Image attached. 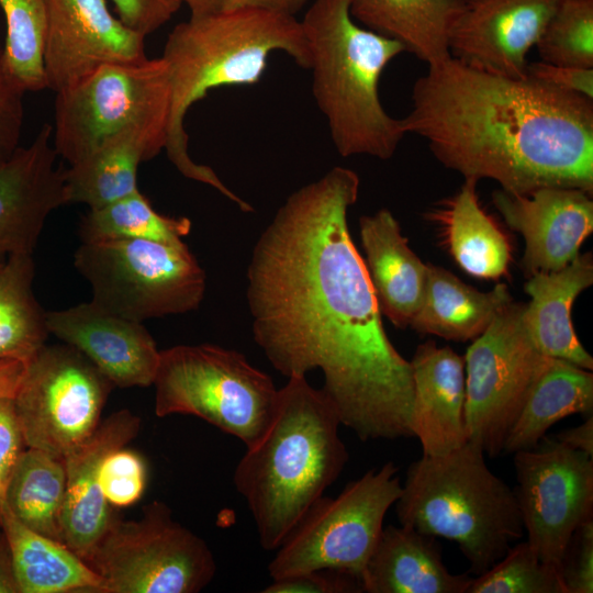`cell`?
Listing matches in <instances>:
<instances>
[{"label":"cell","mask_w":593,"mask_h":593,"mask_svg":"<svg viewBox=\"0 0 593 593\" xmlns=\"http://www.w3.org/2000/svg\"><path fill=\"white\" fill-rule=\"evenodd\" d=\"M360 179L334 167L292 192L253 249V336L281 374L320 369L342 425L362 440L413 437L412 366L382 325L347 214Z\"/></svg>","instance_id":"obj_1"},{"label":"cell","mask_w":593,"mask_h":593,"mask_svg":"<svg viewBox=\"0 0 593 593\" xmlns=\"http://www.w3.org/2000/svg\"><path fill=\"white\" fill-rule=\"evenodd\" d=\"M400 120L405 135L424 138L465 179H492L511 193L593 191V100L528 75H496L450 56L427 66Z\"/></svg>","instance_id":"obj_2"},{"label":"cell","mask_w":593,"mask_h":593,"mask_svg":"<svg viewBox=\"0 0 593 593\" xmlns=\"http://www.w3.org/2000/svg\"><path fill=\"white\" fill-rule=\"evenodd\" d=\"M275 52L287 54L301 68H310L301 21L270 10L239 9L190 15L168 34L160 56L170 82L165 147L169 160L181 175L211 186L242 211H247L249 204L230 190L212 168L190 157L184 119L189 109L212 89L259 82Z\"/></svg>","instance_id":"obj_3"},{"label":"cell","mask_w":593,"mask_h":593,"mask_svg":"<svg viewBox=\"0 0 593 593\" xmlns=\"http://www.w3.org/2000/svg\"><path fill=\"white\" fill-rule=\"evenodd\" d=\"M288 379L268 429L246 448L233 475L265 550L280 546L349 459L334 403L305 377Z\"/></svg>","instance_id":"obj_4"},{"label":"cell","mask_w":593,"mask_h":593,"mask_svg":"<svg viewBox=\"0 0 593 593\" xmlns=\"http://www.w3.org/2000/svg\"><path fill=\"white\" fill-rule=\"evenodd\" d=\"M301 21L312 94L342 157L391 158L405 136L381 103L382 72L404 46L354 20L348 0H314Z\"/></svg>","instance_id":"obj_5"},{"label":"cell","mask_w":593,"mask_h":593,"mask_svg":"<svg viewBox=\"0 0 593 593\" xmlns=\"http://www.w3.org/2000/svg\"><path fill=\"white\" fill-rule=\"evenodd\" d=\"M394 504L401 525L457 542L475 575L493 567L524 535L513 489L489 469L483 450L470 441L413 461Z\"/></svg>","instance_id":"obj_6"},{"label":"cell","mask_w":593,"mask_h":593,"mask_svg":"<svg viewBox=\"0 0 593 593\" xmlns=\"http://www.w3.org/2000/svg\"><path fill=\"white\" fill-rule=\"evenodd\" d=\"M155 413L194 415L230 434L246 448L268 429L278 400L272 379L240 353L211 344L160 350Z\"/></svg>","instance_id":"obj_7"},{"label":"cell","mask_w":593,"mask_h":593,"mask_svg":"<svg viewBox=\"0 0 593 593\" xmlns=\"http://www.w3.org/2000/svg\"><path fill=\"white\" fill-rule=\"evenodd\" d=\"M74 265L92 302L135 322L193 311L204 298L205 272L182 240L85 242Z\"/></svg>","instance_id":"obj_8"},{"label":"cell","mask_w":593,"mask_h":593,"mask_svg":"<svg viewBox=\"0 0 593 593\" xmlns=\"http://www.w3.org/2000/svg\"><path fill=\"white\" fill-rule=\"evenodd\" d=\"M398 471L388 461L349 482L336 497L316 500L276 549L268 566L271 579L333 570L361 582L384 516L402 492Z\"/></svg>","instance_id":"obj_9"},{"label":"cell","mask_w":593,"mask_h":593,"mask_svg":"<svg viewBox=\"0 0 593 593\" xmlns=\"http://www.w3.org/2000/svg\"><path fill=\"white\" fill-rule=\"evenodd\" d=\"M86 562L102 578V593H197L216 572L206 542L158 501L138 519L113 517Z\"/></svg>","instance_id":"obj_10"},{"label":"cell","mask_w":593,"mask_h":593,"mask_svg":"<svg viewBox=\"0 0 593 593\" xmlns=\"http://www.w3.org/2000/svg\"><path fill=\"white\" fill-rule=\"evenodd\" d=\"M170 82L161 57L101 66L56 92L53 146L69 165L136 124L168 128Z\"/></svg>","instance_id":"obj_11"},{"label":"cell","mask_w":593,"mask_h":593,"mask_svg":"<svg viewBox=\"0 0 593 593\" xmlns=\"http://www.w3.org/2000/svg\"><path fill=\"white\" fill-rule=\"evenodd\" d=\"M525 303L512 301L467 348L468 441L497 457L533 385L550 358L540 354L523 323Z\"/></svg>","instance_id":"obj_12"},{"label":"cell","mask_w":593,"mask_h":593,"mask_svg":"<svg viewBox=\"0 0 593 593\" xmlns=\"http://www.w3.org/2000/svg\"><path fill=\"white\" fill-rule=\"evenodd\" d=\"M112 388L74 347L45 344L13 398L26 447L64 459L99 425Z\"/></svg>","instance_id":"obj_13"},{"label":"cell","mask_w":593,"mask_h":593,"mask_svg":"<svg viewBox=\"0 0 593 593\" xmlns=\"http://www.w3.org/2000/svg\"><path fill=\"white\" fill-rule=\"evenodd\" d=\"M514 495L527 541L559 571L574 529L593 516V457L555 438L514 452Z\"/></svg>","instance_id":"obj_14"},{"label":"cell","mask_w":593,"mask_h":593,"mask_svg":"<svg viewBox=\"0 0 593 593\" xmlns=\"http://www.w3.org/2000/svg\"><path fill=\"white\" fill-rule=\"evenodd\" d=\"M43 65L55 93L110 64L147 58L146 36L125 25L105 0H45Z\"/></svg>","instance_id":"obj_15"},{"label":"cell","mask_w":593,"mask_h":593,"mask_svg":"<svg viewBox=\"0 0 593 593\" xmlns=\"http://www.w3.org/2000/svg\"><path fill=\"white\" fill-rule=\"evenodd\" d=\"M560 0H460L448 36L455 59L513 78L527 72L536 46Z\"/></svg>","instance_id":"obj_16"},{"label":"cell","mask_w":593,"mask_h":593,"mask_svg":"<svg viewBox=\"0 0 593 593\" xmlns=\"http://www.w3.org/2000/svg\"><path fill=\"white\" fill-rule=\"evenodd\" d=\"M492 202L525 240L521 266L527 278L564 268L593 232L592 193L579 188L541 187L527 193L501 189Z\"/></svg>","instance_id":"obj_17"},{"label":"cell","mask_w":593,"mask_h":593,"mask_svg":"<svg viewBox=\"0 0 593 593\" xmlns=\"http://www.w3.org/2000/svg\"><path fill=\"white\" fill-rule=\"evenodd\" d=\"M53 126L0 164V258L33 254L48 215L68 204L64 170L56 167Z\"/></svg>","instance_id":"obj_18"},{"label":"cell","mask_w":593,"mask_h":593,"mask_svg":"<svg viewBox=\"0 0 593 593\" xmlns=\"http://www.w3.org/2000/svg\"><path fill=\"white\" fill-rule=\"evenodd\" d=\"M48 333L80 351L112 384L153 385L159 358L145 326L94 302L46 312Z\"/></svg>","instance_id":"obj_19"},{"label":"cell","mask_w":593,"mask_h":593,"mask_svg":"<svg viewBox=\"0 0 593 593\" xmlns=\"http://www.w3.org/2000/svg\"><path fill=\"white\" fill-rule=\"evenodd\" d=\"M139 423L131 411H116L63 459L66 495L60 518L61 542L85 561L113 519L100 488L102 462L137 435Z\"/></svg>","instance_id":"obj_20"},{"label":"cell","mask_w":593,"mask_h":593,"mask_svg":"<svg viewBox=\"0 0 593 593\" xmlns=\"http://www.w3.org/2000/svg\"><path fill=\"white\" fill-rule=\"evenodd\" d=\"M411 429L424 456H441L468 441L465 359L451 347L429 340L412 360Z\"/></svg>","instance_id":"obj_21"},{"label":"cell","mask_w":593,"mask_h":593,"mask_svg":"<svg viewBox=\"0 0 593 593\" xmlns=\"http://www.w3.org/2000/svg\"><path fill=\"white\" fill-rule=\"evenodd\" d=\"M363 264L381 315L399 328L410 326L424 298L427 264L410 248L388 209L359 219Z\"/></svg>","instance_id":"obj_22"},{"label":"cell","mask_w":593,"mask_h":593,"mask_svg":"<svg viewBox=\"0 0 593 593\" xmlns=\"http://www.w3.org/2000/svg\"><path fill=\"white\" fill-rule=\"evenodd\" d=\"M471 581L449 572L436 537L403 525L383 526L361 574L367 593H466Z\"/></svg>","instance_id":"obj_23"},{"label":"cell","mask_w":593,"mask_h":593,"mask_svg":"<svg viewBox=\"0 0 593 593\" xmlns=\"http://www.w3.org/2000/svg\"><path fill=\"white\" fill-rule=\"evenodd\" d=\"M592 283L591 253L579 255L560 270L528 277L524 290L530 301L525 304L523 323L540 354L593 369V358L577 337L571 317L575 299Z\"/></svg>","instance_id":"obj_24"},{"label":"cell","mask_w":593,"mask_h":593,"mask_svg":"<svg viewBox=\"0 0 593 593\" xmlns=\"http://www.w3.org/2000/svg\"><path fill=\"white\" fill-rule=\"evenodd\" d=\"M168 128L136 124L111 136L64 170L67 201L97 209L138 190L137 169L165 149Z\"/></svg>","instance_id":"obj_25"},{"label":"cell","mask_w":593,"mask_h":593,"mask_svg":"<svg viewBox=\"0 0 593 593\" xmlns=\"http://www.w3.org/2000/svg\"><path fill=\"white\" fill-rule=\"evenodd\" d=\"M478 181L465 179L457 193L427 214L447 250L469 275L489 280L505 276L512 261L507 236L479 203Z\"/></svg>","instance_id":"obj_26"},{"label":"cell","mask_w":593,"mask_h":593,"mask_svg":"<svg viewBox=\"0 0 593 593\" xmlns=\"http://www.w3.org/2000/svg\"><path fill=\"white\" fill-rule=\"evenodd\" d=\"M423 301L410 326L422 335L467 342L480 336L513 300L505 283L481 292L443 267L427 264Z\"/></svg>","instance_id":"obj_27"},{"label":"cell","mask_w":593,"mask_h":593,"mask_svg":"<svg viewBox=\"0 0 593 593\" xmlns=\"http://www.w3.org/2000/svg\"><path fill=\"white\" fill-rule=\"evenodd\" d=\"M0 528L12 556L20 593H102V578L65 544L19 522L5 507Z\"/></svg>","instance_id":"obj_28"},{"label":"cell","mask_w":593,"mask_h":593,"mask_svg":"<svg viewBox=\"0 0 593 593\" xmlns=\"http://www.w3.org/2000/svg\"><path fill=\"white\" fill-rule=\"evenodd\" d=\"M354 20L401 43L428 65L450 57L448 36L460 0H348Z\"/></svg>","instance_id":"obj_29"},{"label":"cell","mask_w":593,"mask_h":593,"mask_svg":"<svg viewBox=\"0 0 593 593\" xmlns=\"http://www.w3.org/2000/svg\"><path fill=\"white\" fill-rule=\"evenodd\" d=\"M574 414L593 415V373L550 358L511 426L502 452L535 448L552 425Z\"/></svg>","instance_id":"obj_30"},{"label":"cell","mask_w":593,"mask_h":593,"mask_svg":"<svg viewBox=\"0 0 593 593\" xmlns=\"http://www.w3.org/2000/svg\"><path fill=\"white\" fill-rule=\"evenodd\" d=\"M65 495L64 460L26 447L9 481L4 507L30 529L61 542Z\"/></svg>","instance_id":"obj_31"},{"label":"cell","mask_w":593,"mask_h":593,"mask_svg":"<svg viewBox=\"0 0 593 593\" xmlns=\"http://www.w3.org/2000/svg\"><path fill=\"white\" fill-rule=\"evenodd\" d=\"M32 254L8 256L0 268V359L25 362L46 344V312L33 292Z\"/></svg>","instance_id":"obj_32"},{"label":"cell","mask_w":593,"mask_h":593,"mask_svg":"<svg viewBox=\"0 0 593 593\" xmlns=\"http://www.w3.org/2000/svg\"><path fill=\"white\" fill-rule=\"evenodd\" d=\"M192 223L186 216L172 217L158 213L139 192L97 209H89L79 224L85 242L105 239H146L164 243L182 240Z\"/></svg>","instance_id":"obj_33"},{"label":"cell","mask_w":593,"mask_h":593,"mask_svg":"<svg viewBox=\"0 0 593 593\" xmlns=\"http://www.w3.org/2000/svg\"><path fill=\"white\" fill-rule=\"evenodd\" d=\"M0 8L7 26L2 49L9 75L25 93L46 89L45 0H0Z\"/></svg>","instance_id":"obj_34"},{"label":"cell","mask_w":593,"mask_h":593,"mask_svg":"<svg viewBox=\"0 0 593 593\" xmlns=\"http://www.w3.org/2000/svg\"><path fill=\"white\" fill-rule=\"evenodd\" d=\"M536 47L541 61L593 68V0H560Z\"/></svg>","instance_id":"obj_35"},{"label":"cell","mask_w":593,"mask_h":593,"mask_svg":"<svg viewBox=\"0 0 593 593\" xmlns=\"http://www.w3.org/2000/svg\"><path fill=\"white\" fill-rule=\"evenodd\" d=\"M466 593H566L558 569L539 559L528 541L511 546L504 557L472 578Z\"/></svg>","instance_id":"obj_36"},{"label":"cell","mask_w":593,"mask_h":593,"mask_svg":"<svg viewBox=\"0 0 593 593\" xmlns=\"http://www.w3.org/2000/svg\"><path fill=\"white\" fill-rule=\"evenodd\" d=\"M147 467L143 457L126 446L111 451L100 470V488L111 507H126L143 495Z\"/></svg>","instance_id":"obj_37"},{"label":"cell","mask_w":593,"mask_h":593,"mask_svg":"<svg viewBox=\"0 0 593 593\" xmlns=\"http://www.w3.org/2000/svg\"><path fill=\"white\" fill-rule=\"evenodd\" d=\"M559 574L566 593L593 592V516L583 521L569 538Z\"/></svg>","instance_id":"obj_38"},{"label":"cell","mask_w":593,"mask_h":593,"mask_svg":"<svg viewBox=\"0 0 593 593\" xmlns=\"http://www.w3.org/2000/svg\"><path fill=\"white\" fill-rule=\"evenodd\" d=\"M25 92L9 75L0 45V164L19 146L24 121Z\"/></svg>","instance_id":"obj_39"},{"label":"cell","mask_w":593,"mask_h":593,"mask_svg":"<svg viewBox=\"0 0 593 593\" xmlns=\"http://www.w3.org/2000/svg\"><path fill=\"white\" fill-rule=\"evenodd\" d=\"M361 582L343 572L316 570L275 579L262 593H356Z\"/></svg>","instance_id":"obj_40"},{"label":"cell","mask_w":593,"mask_h":593,"mask_svg":"<svg viewBox=\"0 0 593 593\" xmlns=\"http://www.w3.org/2000/svg\"><path fill=\"white\" fill-rule=\"evenodd\" d=\"M25 448L13 399H0V519L9 481Z\"/></svg>","instance_id":"obj_41"},{"label":"cell","mask_w":593,"mask_h":593,"mask_svg":"<svg viewBox=\"0 0 593 593\" xmlns=\"http://www.w3.org/2000/svg\"><path fill=\"white\" fill-rule=\"evenodd\" d=\"M118 18L147 36L165 25L181 8L182 0H111Z\"/></svg>","instance_id":"obj_42"},{"label":"cell","mask_w":593,"mask_h":593,"mask_svg":"<svg viewBox=\"0 0 593 593\" xmlns=\"http://www.w3.org/2000/svg\"><path fill=\"white\" fill-rule=\"evenodd\" d=\"M526 75L560 90L593 100V68L561 66L539 60L528 64Z\"/></svg>","instance_id":"obj_43"},{"label":"cell","mask_w":593,"mask_h":593,"mask_svg":"<svg viewBox=\"0 0 593 593\" xmlns=\"http://www.w3.org/2000/svg\"><path fill=\"white\" fill-rule=\"evenodd\" d=\"M307 0H221V10L262 9L295 15Z\"/></svg>","instance_id":"obj_44"},{"label":"cell","mask_w":593,"mask_h":593,"mask_svg":"<svg viewBox=\"0 0 593 593\" xmlns=\"http://www.w3.org/2000/svg\"><path fill=\"white\" fill-rule=\"evenodd\" d=\"M562 445L593 457V415L579 426L567 428L553 437Z\"/></svg>","instance_id":"obj_45"},{"label":"cell","mask_w":593,"mask_h":593,"mask_svg":"<svg viewBox=\"0 0 593 593\" xmlns=\"http://www.w3.org/2000/svg\"><path fill=\"white\" fill-rule=\"evenodd\" d=\"M27 362L7 358L0 359V399H13L25 376Z\"/></svg>","instance_id":"obj_46"},{"label":"cell","mask_w":593,"mask_h":593,"mask_svg":"<svg viewBox=\"0 0 593 593\" xmlns=\"http://www.w3.org/2000/svg\"><path fill=\"white\" fill-rule=\"evenodd\" d=\"M0 593H20L8 540L0 528Z\"/></svg>","instance_id":"obj_47"},{"label":"cell","mask_w":593,"mask_h":593,"mask_svg":"<svg viewBox=\"0 0 593 593\" xmlns=\"http://www.w3.org/2000/svg\"><path fill=\"white\" fill-rule=\"evenodd\" d=\"M190 11V15L199 16L221 10V0H182Z\"/></svg>","instance_id":"obj_48"},{"label":"cell","mask_w":593,"mask_h":593,"mask_svg":"<svg viewBox=\"0 0 593 593\" xmlns=\"http://www.w3.org/2000/svg\"><path fill=\"white\" fill-rule=\"evenodd\" d=\"M3 261H4V260L0 259V268H1L2 264H3Z\"/></svg>","instance_id":"obj_49"}]
</instances>
